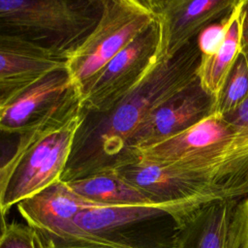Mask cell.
<instances>
[{
	"instance_id": "19",
	"label": "cell",
	"mask_w": 248,
	"mask_h": 248,
	"mask_svg": "<svg viewBox=\"0 0 248 248\" xmlns=\"http://www.w3.org/2000/svg\"><path fill=\"white\" fill-rule=\"evenodd\" d=\"M0 248H46L39 234L28 225L12 223L0 238Z\"/></svg>"
},
{
	"instance_id": "23",
	"label": "cell",
	"mask_w": 248,
	"mask_h": 248,
	"mask_svg": "<svg viewBox=\"0 0 248 248\" xmlns=\"http://www.w3.org/2000/svg\"><path fill=\"white\" fill-rule=\"evenodd\" d=\"M245 199H246V203H247V209H248V196H247V197H245Z\"/></svg>"
},
{
	"instance_id": "3",
	"label": "cell",
	"mask_w": 248,
	"mask_h": 248,
	"mask_svg": "<svg viewBox=\"0 0 248 248\" xmlns=\"http://www.w3.org/2000/svg\"><path fill=\"white\" fill-rule=\"evenodd\" d=\"M101 13L102 0H0V41L67 61Z\"/></svg>"
},
{
	"instance_id": "12",
	"label": "cell",
	"mask_w": 248,
	"mask_h": 248,
	"mask_svg": "<svg viewBox=\"0 0 248 248\" xmlns=\"http://www.w3.org/2000/svg\"><path fill=\"white\" fill-rule=\"evenodd\" d=\"M215 101L197 79L145 118L131 140V151L138 155L139 149L167 140L194 126L213 113Z\"/></svg>"
},
{
	"instance_id": "20",
	"label": "cell",
	"mask_w": 248,
	"mask_h": 248,
	"mask_svg": "<svg viewBox=\"0 0 248 248\" xmlns=\"http://www.w3.org/2000/svg\"><path fill=\"white\" fill-rule=\"evenodd\" d=\"M227 29L228 16L206 26L196 39L201 54L208 56L215 53L226 37Z\"/></svg>"
},
{
	"instance_id": "6",
	"label": "cell",
	"mask_w": 248,
	"mask_h": 248,
	"mask_svg": "<svg viewBox=\"0 0 248 248\" xmlns=\"http://www.w3.org/2000/svg\"><path fill=\"white\" fill-rule=\"evenodd\" d=\"M200 205L96 206L79 211L74 222L84 248H160L168 236L156 237L151 223Z\"/></svg>"
},
{
	"instance_id": "14",
	"label": "cell",
	"mask_w": 248,
	"mask_h": 248,
	"mask_svg": "<svg viewBox=\"0 0 248 248\" xmlns=\"http://www.w3.org/2000/svg\"><path fill=\"white\" fill-rule=\"evenodd\" d=\"M66 66V60L48 53L0 41V108L45 74Z\"/></svg>"
},
{
	"instance_id": "8",
	"label": "cell",
	"mask_w": 248,
	"mask_h": 248,
	"mask_svg": "<svg viewBox=\"0 0 248 248\" xmlns=\"http://www.w3.org/2000/svg\"><path fill=\"white\" fill-rule=\"evenodd\" d=\"M172 220L161 248H248L245 197L211 201Z\"/></svg>"
},
{
	"instance_id": "10",
	"label": "cell",
	"mask_w": 248,
	"mask_h": 248,
	"mask_svg": "<svg viewBox=\"0 0 248 248\" xmlns=\"http://www.w3.org/2000/svg\"><path fill=\"white\" fill-rule=\"evenodd\" d=\"M16 206L46 248H84L74 220L79 211L99 205L79 197L59 179Z\"/></svg>"
},
{
	"instance_id": "15",
	"label": "cell",
	"mask_w": 248,
	"mask_h": 248,
	"mask_svg": "<svg viewBox=\"0 0 248 248\" xmlns=\"http://www.w3.org/2000/svg\"><path fill=\"white\" fill-rule=\"evenodd\" d=\"M243 3L238 0L228 16L226 37L215 53L201 56L198 79L202 87L217 100L226 80L241 52V32L243 21ZM216 102V101H215Z\"/></svg>"
},
{
	"instance_id": "9",
	"label": "cell",
	"mask_w": 248,
	"mask_h": 248,
	"mask_svg": "<svg viewBox=\"0 0 248 248\" xmlns=\"http://www.w3.org/2000/svg\"><path fill=\"white\" fill-rule=\"evenodd\" d=\"M158 45L154 21L91 79L81 93V110L105 111L132 90L158 61Z\"/></svg>"
},
{
	"instance_id": "11",
	"label": "cell",
	"mask_w": 248,
	"mask_h": 248,
	"mask_svg": "<svg viewBox=\"0 0 248 248\" xmlns=\"http://www.w3.org/2000/svg\"><path fill=\"white\" fill-rule=\"evenodd\" d=\"M238 0H146L159 30L157 60L173 57L209 24L230 15Z\"/></svg>"
},
{
	"instance_id": "16",
	"label": "cell",
	"mask_w": 248,
	"mask_h": 248,
	"mask_svg": "<svg viewBox=\"0 0 248 248\" xmlns=\"http://www.w3.org/2000/svg\"><path fill=\"white\" fill-rule=\"evenodd\" d=\"M67 184L79 197L99 206L155 205L122 179L115 170L95 172Z\"/></svg>"
},
{
	"instance_id": "5",
	"label": "cell",
	"mask_w": 248,
	"mask_h": 248,
	"mask_svg": "<svg viewBox=\"0 0 248 248\" xmlns=\"http://www.w3.org/2000/svg\"><path fill=\"white\" fill-rule=\"evenodd\" d=\"M154 21L146 0H102L98 23L66 61L80 94L116 54Z\"/></svg>"
},
{
	"instance_id": "17",
	"label": "cell",
	"mask_w": 248,
	"mask_h": 248,
	"mask_svg": "<svg viewBox=\"0 0 248 248\" xmlns=\"http://www.w3.org/2000/svg\"><path fill=\"white\" fill-rule=\"evenodd\" d=\"M248 97V62L240 52L218 96L213 113L225 116L234 111Z\"/></svg>"
},
{
	"instance_id": "22",
	"label": "cell",
	"mask_w": 248,
	"mask_h": 248,
	"mask_svg": "<svg viewBox=\"0 0 248 248\" xmlns=\"http://www.w3.org/2000/svg\"><path fill=\"white\" fill-rule=\"evenodd\" d=\"M241 52L245 55L247 62H248V0H244V3H243Z\"/></svg>"
},
{
	"instance_id": "7",
	"label": "cell",
	"mask_w": 248,
	"mask_h": 248,
	"mask_svg": "<svg viewBox=\"0 0 248 248\" xmlns=\"http://www.w3.org/2000/svg\"><path fill=\"white\" fill-rule=\"evenodd\" d=\"M80 109L79 88L64 66L45 74L3 108L0 131L23 135Z\"/></svg>"
},
{
	"instance_id": "2",
	"label": "cell",
	"mask_w": 248,
	"mask_h": 248,
	"mask_svg": "<svg viewBox=\"0 0 248 248\" xmlns=\"http://www.w3.org/2000/svg\"><path fill=\"white\" fill-rule=\"evenodd\" d=\"M137 153L141 160L172 166L215 200L248 196V127L223 116L212 113Z\"/></svg>"
},
{
	"instance_id": "21",
	"label": "cell",
	"mask_w": 248,
	"mask_h": 248,
	"mask_svg": "<svg viewBox=\"0 0 248 248\" xmlns=\"http://www.w3.org/2000/svg\"><path fill=\"white\" fill-rule=\"evenodd\" d=\"M223 117L233 125L248 127V97L234 111Z\"/></svg>"
},
{
	"instance_id": "13",
	"label": "cell",
	"mask_w": 248,
	"mask_h": 248,
	"mask_svg": "<svg viewBox=\"0 0 248 248\" xmlns=\"http://www.w3.org/2000/svg\"><path fill=\"white\" fill-rule=\"evenodd\" d=\"M114 170L122 179L155 205L202 204L215 201L168 164L138 158Z\"/></svg>"
},
{
	"instance_id": "18",
	"label": "cell",
	"mask_w": 248,
	"mask_h": 248,
	"mask_svg": "<svg viewBox=\"0 0 248 248\" xmlns=\"http://www.w3.org/2000/svg\"><path fill=\"white\" fill-rule=\"evenodd\" d=\"M29 133L18 135L0 131V238L6 232L8 224L6 223V212L2 206L1 198L5 177L10 169V164L18 153Z\"/></svg>"
},
{
	"instance_id": "4",
	"label": "cell",
	"mask_w": 248,
	"mask_h": 248,
	"mask_svg": "<svg viewBox=\"0 0 248 248\" xmlns=\"http://www.w3.org/2000/svg\"><path fill=\"white\" fill-rule=\"evenodd\" d=\"M80 120L81 109L30 134L5 177L1 202L6 213L13 205L61 178Z\"/></svg>"
},
{
	"instance_id": "1",
	"label": "cell",
	"mask_w": 248,
	"mask_h": 248,
	"mask_svg": "<svg viewBox=\"0 0 248 248\" xmlns=\"http://www.w3.org/2000/svg\"><path fill=\"white\" fill-rule=\"evenodd\" d=\"M201 52L194 40L173 57L159 60L142 79L105 111L84 112L61 180L68 182L139 158L131 140L145 118L198 79Z\"/></svg>"
},
{
	"instance_id": "24",
	"label": "cell",
	"mask_w": 248,
	"mask_h": 248,
	"mask_svg": "<svg viewBox=\"0 0 248 248\" xmlns=\"http://www.w3.org/2000/svg\"><path fill=\"white\" fill-rule=\"evenodd\" d=\"M2 112H3V108H0V117H1V114H2Z\"/></svg>"
}]
</instances>
